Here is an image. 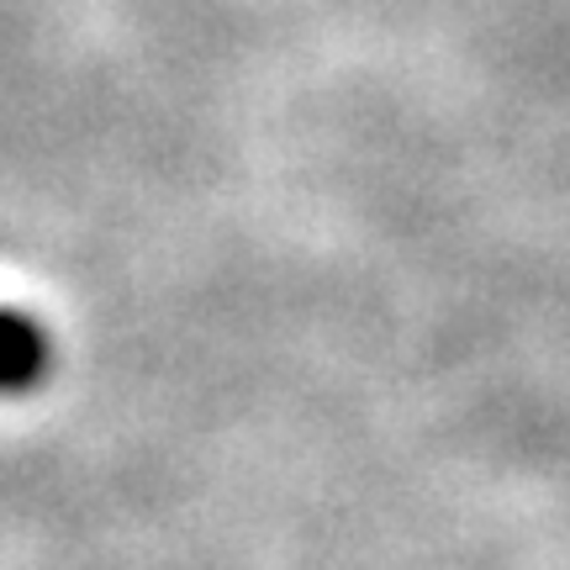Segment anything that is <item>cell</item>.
<instances>
[{"mask_svg": "<svg viewBox=\"0 0 570 570\" xmlns=\"http://www.w3.org/2000/svg\"><path fill=\"white\" fill-rule=\"evenodd\" d=\"M53 375V338L38 317L0 306V396H32Z\"/></svg>", "mask_w": 570, "mask_h": 570, "instance_id": "1", "label": "cell"}]
</instances>
